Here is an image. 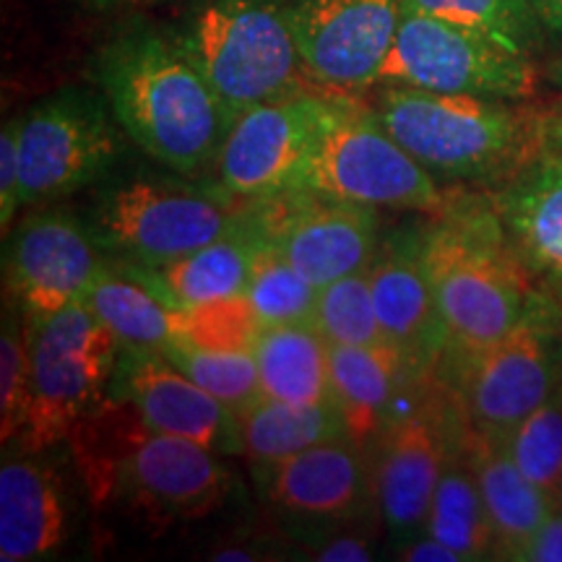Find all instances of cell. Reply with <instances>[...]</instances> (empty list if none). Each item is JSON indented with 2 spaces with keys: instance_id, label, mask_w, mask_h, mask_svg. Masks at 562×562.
<instances>
[{
  "instance_id": "8fae6325",
  "label": "cell",
  "mask_w": 562,
  "mask_h": 562,
  "mask_svg": "<svg viewBox=\"0 0 562 562\" xmlns=\"http://www.w3.org/2000/svg\"><path fill=\"white\" fill-rule=\"evenodd\" d=\"M104 97L66 89L21 117V206L63 199L94 182L123 151Z\"/></svg>"
},
{
  "instance_id": "d590c367",
  "label": "cell",
  "mask_w": 562,
  "mask_h": 562,
  "mask_svg": "<svg viewBox=\"0 0 562 562\" xmlns=\"http://www.w3.org/2000/svg\"><path fill=\"white\" fill-rule=\"evenodd\" d=\"M21 209V117L9 121L0 133V227L9 237L11 222Z\"/></svg>"
},
{
  "instance_id": "4fadbf2b",
  "label": "cell",
  "mask_w": 562,
  "mask_h": 562,
  "mask_svg": "<svg viewBox=\"0 0 562 562\" xmlns=\"http://www.w3.org/2000/svg\"><path fill=\"white\" fill-rule=\"evenodd\" d=\"M252 227L279 245L294 269L323 290L331 281L368 269L378 245V209L286 188L256 201Z\"/></svg>"
},
{
  "instance_id": "e0dca14e",
  "label": "cell",
  "mask_w": 562,
  "mask_h": 562,
  "mask_svg": "<svg viewBox=\"0 0 562 562\" xmlns=\"http://www.w3.org/2000/svg\"><path fill=\"white\" fill-rule=\"evenodd\" d=\"M112 385L115 396L128 398L157 430L199 442L220 456L243 453L237 414L175 368L161 351L123 349Z\"/></svg>"
},
{
  "instance_id": "cb8c5ba5",
  "label": "cell",
  "mask_w": 562,
  "mask_h": 562,
  "mask_svg": "<svg viewBox=\"0 0 562 562\" xmlns=\"http://www.w3.org/2000/svg\"><path fill=\"white\" fill-rule=\"evenodd\" d=\"M472 459L492 537H495V558L516 560L531 533L558 505L516 467L501 442L482 438L474 427Z\"/></svg>"
},
{
  "instance_id": "74e56055",
  "label": "cell",
  "mask_w": 562,
  "mask_h": 562,
  "mask_svg": "<svg viewBox=\"0 0 562 562\" xmlns=\"http://www.w3.org/2000/svg\"><path fill=\"white\" fill-rule=\"evenodd\" d=\"M398 558L409 562H463V558L453 547L440 542L432 533H422V537H412L398 542Z\"/></svg>"
},
{
  "instance_id": "d6a6232c",
  "label": "cell",
  "mask_w": 562,
  "mask_h": 562,
  "mask_svg": "<svg viewBox=\"0 0 562 562\" xmlns=\"http://www.w3.org/2000/svg\"><path fill=\"white\" fill-rule=\"evenodd\" d=\"M505 451L516 467L539 484L554 505L562 503V389L533 409L510 438Z\"/></svg>"
},
{
  "instance_id": "ac0fdd59",
  "label": "cell",
  "mask_w": 562,
  "mask_h": 562,
  "mask_svg": "<svg viewBox=\"0 0 562 562\" xmlns=\"http://www.w3.org/2000/svg\"><path fill=\"white\" fill-rule=\"evenodd\" d=\"M375 313L412 383L430 381L446 351V326L422 258V237L378 248L370 263Z\"/></svg>"
},
{
  "instance_id": "f546056e",
  "label": "cell",
  "mask_w": 562,
  "mask_h": 562,
  "mask_svg": "<svg viewBox=\"0 0 562 562\" xmlns=\"http://www.w3.org/2000/svg\"><path fill=\"white\" fill-rule=\"evenodd\" d=\"M313 326L318 328L328 344L368 347L398 360L396 349L391 347L389 336H385L381 321H378L370 286V266L323 286L318 292Z\"/></svg>"
},
{
  "instance_id": "1f68e13d",
  "label": "cell",
  "mask_w": 562,
  "mask_h": 562,
  "mask_svg": "<svg viewBox=\"0 0 562 562\" xmlns=\"http://www.w3.org/2000/svg\"><path fill=\"white\" fill-rule=\"evenodd\" d=\"M404 5L484 32L510 50L526 55L533 50L542 30L529 0H404Z\"/></svg>"
},
{
  "instance_id": "4316f807",
  "label": "cell",
  "mask_w": 562,
  "mask_h": 562,
  "mask_svg": "<svg viewBox=\"0 0 562 562\" xmlns=\"http://www.w3.org/2000/svg\"><path fill=\"white\" fill-rule=\"evenodd\" d=\"M243 453L256 469H271L307 448L349 438L339 409L334 404H290L263 396L240 414Z\"/></svg>"
},
{
  "instance_id": "5bb4252c",
  "label": "cell",
  "mask_w": 562,
  "mask_h": 562,
  "mask_svg": "<svg viewBox=\"0 0 562 562\" xmlns=\"http://www.w3.org/2000/svg\"><path fill=\"white\" fill-rule=\"evenodd\" d=\"M294 40L315 81L336 91L378 83L404 0H284Z\"/></svg>"
},
{
  "instance_id": "ffe728a7",
  "label": "cell",
  "mask_w": 562,
  "mask_h": 562,
  "mask_svg": "<svg viewBox=\"0 0 562 562\" xmlns=\"http://www.w3.org/2000/svg\"><path fill=\"white\" fill-rule=\"evenodd\" d=\"M492 209L539 290L562 300V157L547 151L508 180Z\"/></svg>"
},
{
  "instance_id": "8992f818",
  "label": "cell",
  "mask_w": 562,
  "mask_h": 562,
  "mask_svg": "<svg viewBox=\"0 0 562 562\" xmlns=\"http://www.w3.org/2000/svg\"><path fill=\"white\" fill-rule=\"evenodd\" d=\"M292 188L372 209L435 211L446 203L432 172L347 94L323 100L318 138Z\"/></svg>"
},
{
  "instance_id": "d6986e66",
  "label": "cell",
  "mask_w": 562,
  "mask_h": 562,
  "mask_svg": "<svg viewBox=\"0 0 562 562\" xmlns=\"http://www.w3.org/2000/svg\"><path fill=\"white\" fill-rule=\"evenodd\" d=\"M266 495L284 516L344 524L375 501V467L351 438L321 442L263 472Z\"/></svg>"
},
{
  "instance_id": "ba28073f",
  "label": "cell",
  "mask_w": 562,
  "mask_h": 562,
  "mask_svg": "<svg viewBox=\"0 0 562 562\" xmlns=\"http://www.w3.org/2000/svg\"><path fill=\"white\" fill-rule=\"evenodd\" d=\"M243 220L220 193L188 182L133 180L102 195L87 227L100 248L140 269H159L220 240Z\"/></svg>"
},
{
  "instance_id": "7402d4cb",
  "label": "cell",
  "mask_w": 562,
  "mask_h": 562,
  "mask_svg": "<svg viewBox=\"0 0 562 562\" xmlns=\"http://www.w3.org/2000/svg\"><path fill=\"white\" fill-rule=\"evenodd\" d=\"M425 383H412L396 357L368 347L331 344L334 404L357 446L378 442L385 427L417 402L406 391Z\"/></svg>"
},
{
  "instance_id": "9c48e42d",
  "label": "cell",
  "mask_w": 562,
  "mask_h": 562,
  "mask_svg": "<svg viewBox=\"0 0 562 562\" xmlns=\"http://www.w3.org/2000/svg\"><path fill=\"white\" fill-rule=\"evenodd\" d=\"M378 83L510 102L531 94L533 68L529 55L510 50L484 32L404 5Z\"/></svg>"
},
{
  "instance_id": "f35d334b",
  "label": "cell",
  "mask_w": 562,
  "mask_h": 562,
  "mask_svg": "<svg viewBox=\"0 0 562 562\" xmlns=\"http://www.w3.org/2000/svg\"><path fill=\"white\" fill-rule=\"evenodd\" d=\"M313 552L315 554H311V558L321 562H368L375 558L370 542H364L360 537H349V533H339L328 542H321Z\"/></svg>"
},
{
  "instance_id": "4dcf8cb0",
  "label": "cell",
  "mask_w": 562,
  "mask_h": 562,
  "mask_svg": "<svg viewBox=\"0 0 562 562\" xmlns=\"http://www.w3.org/2000/svg\"><path fill=\"white\" fill-rule=\"evenodd\" d=\"M161 355L237 417L266 396L252 351L206 349L191 341H175Z\"/></svg>"
},
{
  "instance_id": "52a82bcc",
  "label": "cell",
  "mask_w": 562,
  "mask_h": 562,
  "mask_svg": "<svg viewBox=\"0 0 562 562\" xmlns=\"http://www.w3.org/2000/svg\"><path fill=\"white\" fill-rule=\"evenodd\" d=\"M30 326L32 414L21 446L42 453L68 440L74 427L104 402L123 344L87 302Z\"/></svg>"
},
{
  "instance_id": "8d00e7d4",
  "label": "cell",
  "mask_w": 562,
  "mask_h": 562,
  "mask_svg": "<svg viewBox=\"0 0 562 562\" xmlns=\"http://www.w3.org/2000/svg\"><path fill=\"white\" fill-rule=\"evenodd\" d=\"M518 562H562V510L554 508L518 552Z\"/></svg>"
},
{
  "instance_id": "f6af8a7d",
  "label": "cell",
  "mask_w": 562,
  "mask_h": 562,
  "mask_svg": "<svg viewBox=\"0 0 562 562\" xmlns=\"http://www.w3.org/2000/svg\"><path fill=\"white\" fill-rule=\"evenodd\" d=\"M554 313H558V326L562 328V300H554Z\"/></svg>"
},
{
  "instance_id": "7bdbcfd3",
  "label": "cell",
  "mask_w": 562,
  "mask_h": 562,
  "mask_svg": "<svg viewBox=\"0 0 562 562\" xmlns=\"http://www.w3.org/2000/svg\"><path fill=\"white\" fill-rule=\"evenodd\" d=\"M83 3L91 5V9H112V5H123V3H138V0H83Z\"/></svg>"
},
{
  "instance_id": "836d02e7",
  "label": "cell",
  "mask_w": 562,
  "mask_h": 562,
  "mask_svg": "<svg viewBox=\"0 0 562 562\" xmlns=\"http://www.w3.org/2000/svg\"><path fill=\"white\" fill-rule=\"evenodd\" d=\"M30 326L24 315H5L0 334V438L3 446L21 440L32 414Z\"/></svg>"
},
{
  "instance_id": "b9f144b4",
  "label": "cell",
  "mask_w": 562,
  "mask_h": 562,
  "mask_svg": "<svg viewBox=\"0 0 562 562\" xmlns=\"http://www.w3.org/2000/svg\"><path fill=\"white\" fill-rule=\"evenodd\" d=\"M547 123H550V136H552V146H562V102L558 108H552L547 112Z\"/></svg>"
},
{
  "instance_id": "d4e9b609",
  "label": "cell",
  "mask_w": 562,
  "mask_h": 562,
  "mask_svg": "<svg viewBox=\"0 0 562 562\" xmlns=\"http://www.w3.org/2000/svg\"><path fill=\"white\" fill-rule=\"evenodd\" d=\"M252 357L269 398L290 404H334L331 344L315 326L263 328Z\"/></svg>"
},
{
  "instance_id": "ee69618b",
  "label": "cell",
  "mask_w": 562,
  "mask_h": 562,
  "mask_svg": "<svg viewBox=\"0 0 562 562\" xmlns=\"http://www.w3.org/2000/svg\"><path fill=\"white\" fill-rule=\"evenodd\" d=\"M552 81L562 89V55H560V60L554 63V68H552Z\"/></svg>"
},
{
  "instance_id": "603a6c76",
  "label": "cell",
  "mask_w": 562,
  "mask_h": 562,
  "mask_svg": "<svg viewBox=\"0 0 562 562\" xmlns=\"http://www.w3.org/2000/svg\"><path fill=\"white\" fill-rule=\"evenodd\" d=\"M258 243H261V235L252 227L250 216H245L235 229H229L220 240L203 245L191 256L136 273L149 281L159 294H165L175 307L243 297L248 290Z\"/></svg>"
},
{
  "instance_id": "30bf717a",
  "label": "cell",
  "mask_w": 562,
  "mask_h": 562,
  "mask_svg": "<svg viewBox=\"0 0 562 562\" xmlns=\"http://www.w3.org/2000/svg\"><path fill=\"white\" fill-rule=\"evenodd\" d=\"M448 385L474 432L505 446L510 432L562 389V328L554 300L547 297L510 334L456 370Z\"/></svg>"
},
{
  "instance_id": "83f0119b",
  "label": "cell",
  "mask_w": 562,
  "mask_h": 562,
  "mask_svg": "<svg viewBox=\"0 0 562 562\" xmlns=\"http://www.w3.org/2000/svg\"><path fill=\"white\" fill-rule=\"evenodd\" d=\"M425 531L453 547L463 562L495 558V537L474 472L472 425L463 427L451 459L442 469Z\"/></svg>"
},
{
  "instance_id": "5b68a950",
  "label": "cell",
  "mask_w": 562,
  "mask_h": 562,
  "mask_svg": "<svg viewBox=\"0 0 562 562\" xmlns=\"http://www.w3.org/2000/svg\"><path fill=\"white\" fill-rule=\"evenodd\" d=\"M175 37L235 117L286 97L341 94L305 68L284 0H201Z\"/></svg>"
},
{
  "instance_id": "6da1fadb",
  "label": "cell",
  "mask_w": 562,
  "mask_h": 562,
  "mask_svg": "<svg viewBox=\"0 0 562 562\" xmlns=\"http://www.w3.org/2000/svg\"><path fill=\"white\" fill-rule=\"evenodd\" d=\"M94 79L121 131L165 167L195 175L220 157L235 115L175 34H117L97 55Z\"/></svg>"
},
{
  "instance_id": "2e32d148",
  "label": "cell",
  "mask_w": 562,
  "mask_h": 562,
  "mask_svg": "<svg viewBox=\"0 0 562 562\" xmlns=\"http://www.w3.org/2000/svg\"><path fill=\"white\" fill-rule=\"evenodd\" d=\"M97 248L87 224L68 211L53 209L21 224L5 252V284L26 323L83 302L102 271Z\"/></svg>"
},
{
  "instance_id": "f1b7e54d",
  "label": "cell",
  "mask_w": 562,
  "mask_h": 562,
  "mask_svg": "<svg viewBox=\"0 0 562 562\" xmlns=\"http://www.w3.org/2000/svg\"><path fill=\"white\" fill-rule=\"evenodd\" d=\"M318 286H313L294 269L279 245L258 243L252 256L250 281L245 297L256 311L263 328L271 326H313Z\"/></svg>"
},
{
  "instance_id": "9a60e30c",
  "label": "cell",
  "mask_w": 562,
  "mask_h": 562,
  "mask_svg": "<svg viewBox=\"0 0 562 562\" xmlns=\"http://www.w3.org/2000/svg\"><path fill=\"white\" fill-rule=\"evenodd\" d=\"M326 97H286L240 112L216 157L222 193L261 201L292 188L318 138Z\"/></svg>"
},
{
  "instance_id": "484cf974",
  "label": "cell",
  "mask_w": 562,
  "mask_h": 562,
  "mask_svg": "<svg viewBox=\"0 0 562 562\" xmlns=\"http://www.w3.org/2000/svg\"><path fill=\"white\" fill-rule=\"evenodd\" d=\"M83 302L117 336L123 349L165 351L182 339L180 307L136 271L123 277L102 266Z\"/></svg>"
},
{
  "instance_id": "e575fe53",
  "label": "cell",
  "mask_w": 562,
  "mask_h": 562,
  "mask_svg": "<svg viewBox=\"0 0 562 562\" xmlns=\"http://www.w3.org/2000/svg\"><path fill=\"white\" fill-rule=\"evenodd\" d=\"M182 339L206 349L252 351L263 323L258 321L248 297H229L206 305L180 307Z\"/></svg>"
},
{
  "instance_id": "44dd1931",
  "label": "cell",
  "mask_w": 562,
  "mask_h": 562,
  "mask_svg": "<svg viewBox=\"0 0 562 562\" xmlns=\"http://www.w3.org/2000/svg\"><path fill=\"white\" fill-rule=\"evenodd\" d=\"M66 533V492L55 469L32 456L5 459L0 467V560H45L60 550Z\"/></svg>"
},
{
  "instance_id": "277c9868",
  "label": "cell",
  "mask_w": 562,
  "mask_h": 562,
  "mask_svg": "<svg viewBox=\"0 0 562 562\" xmlns=\"http://www.w3.org/2000/svg\"><path fill=\"white\" fill-rule=\"evenodd\" d=\"M370 112L425 170L448 178L513 180L552 146L547 112L508 100L389 83Z\"/></svg>"
},
{
  "instance_id": "3957f363",
  "label": "cell",
  "mask_w": 562,
  "mask_h": 562,
  "mask_svg": "<svg viewBox=\"0 0 562 562\" xmlns=\"http://www.w3.org/2000/svg\"><path fill=\"white\" fill-rule=\"evenodd\" d=\"M422 258L446 326L440 364L451 375L550 297L513 252L495 209L446 216L422 235Z\"/></svg>"
},
{
  "instance_id": "7a4b0ae2",
  "label": "cell",
  "mask_w": 562,
  "mask_h": 562,
  "mask_svg": "<svg viewBox=\"0 0 562 562\" xmlns=\"http://www.w3.org/2000/svg\"><path fill=\"white\" fill-rule=\"evenodd\" d=\"M68 440L97 503L117 501L157 526L206 518L232 492L220 453L151 427L128 398H104Z\"/></svg>"
},
{
  "instance_id": "60d3db41",
  "label": "cell",
  "mask_w": 562,
  "mask_h": 562,
  "mask_svg": "<svg viewBox=\"0 0 562 562\" xmlns=\"http://www.w3.org/2000/svg\"><path fill=\"white\" fill-rule=\"evenodd\" d=\"M263 554L250 550V547L245 544H235V547H222V550H216L211 554V560H240V562H248V560H261Z\"/></svg>"
},
{
  "instance_id": "7c38bea8",
  "label": "cell",
  "mask_w": 562,
  "mask_h": 562,
  "mask_svg": "<svg viewBox=\"0 0 562 562\" xmlns=\"http://www.w3.org/2000/svg\"><path fill=\"white\" fill-rule=\"evenodd\" d=\"M459 396L448 383L442 393H419L378 438L375 503L398 542L425 529L438 482L463 427Z\"/></svg>"
},
{
  "instance_id": "ab89813d",
  "label": "cell",
  "mask_w": 562,
  "mask_h": 562,
  "mask_svg": "<svg viewBox=\"0 0 562 562\" xmlns=\"http://www.w3.org/2000/svg\"><path fill=\"white\" fill-rule=\"evenodd\" d=\"M544 30L562 34V0H529Z\"/></svg>"
}]
</instances>
